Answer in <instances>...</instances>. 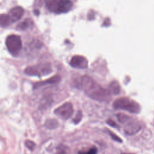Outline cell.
I'll list each match as a JSON object with an SVG mask.
<instances>
[{
  "instance_id": "obj_1",
  "label": "cell",
  "mask_w": 154,
  "mask_h": 154,
  "mask_svg": "<svg viewBox=\"0 0 154 154\" xmlns=\"http://www.w3.org/2000/svg\"><path fill=\"white\" fill-rule=\"evenodd\" d=\"M85 92L90 98L99 102L109 101L111 99L110 90L103 88L95 81Z\"/></svg>"
},
{
  "instance_id": "obj_2",
  "label": "cell",
  "mask_w": 154,
  "mask_h": 154,
  "mask_svg": "<svg viewBox=\"0 0 154 154\" xmlns=\"http://www.w3.org/2000/svg\"><path fill=\"white\" fill-rule=\"evenodd\" d=\"M113 107L114 109L125 110L133 114L138 113L140 111L139 104L127 97L116 99L113 104Z\"/></svg>"
},
{
  "instance_id": "obj_3",
  "label": "cell",
  "mask_w": 154,
  "mask_h": 154,
  "mask_svg": "<svg viewBox=\"0 0 154 154\" xmlns=\"http://www.w3.org/2000/svg\"><path fill=\"white\" fill-rule=\"evenodd\" d=\"M52 72V66L49 63H42L28 66L24 70V73L28 76H37L39 77L49 75Z\"/></svg>"
},
{
  "instance_id": "obj_4",
  "label": "cell",
  "mask_w": 154,
  "mask_h": 154,
  "mask_svg": "<svg viewBox=\"0 0 154 154\" xmlns=\"http://www.w3.org/2000/svg\"><path fill=\"white\" fill-rule=\"evenodd\" d=\"M6 45L9 52L13 56H17L22 47V40L19 36L11 35L6 39Z\"/></svg>"
},
{
  "instance_id": "obj_5",
  "label": "cell",
  "mask_w": 154,
  "mask_h": 154,
  "mask_svg": "<svg viewBox=\"0 0 154 154\" xmlns=\"http://www.w3.org/2000/svg\"><path fill=\"white\" fill-rule=\"evenodd\" d=\"M73 108L71 102H65L54 110V114L63 120L69 119L73 114Z\"/></svg>"
},
{
  "instance_id": "obj_6",
  "label": "cell",
  "mask_w": 154,
  "mask_h": 154,
  "mask_svg": "<svg viewBox=\"0 0 154 154\" xmlns=\"http://www.w3.org/2000/svg\"><path fill=\"white\" fill-rule=\"evenodd\" d=\"M122 124L124 125L125 133L128 135L137 134L142 128L140 123L130 116Z\"/></svg>"
},
{
  "instance_id": "obj_7",
  "label": "cell",
  "mask_w": 154,
  "mask_h": 154,
  "mask_svg": "<svg viewBox=\"0 0 154 154\" xmlns=\"http://www.w3.org/2000/svg\"><path fill=\"white\" fill-rule=\"evenodd\" d=\"M69 64L74 68L85 69L88 67V60L83 55H76L72 57Z\"/></svg>"
},
{
  "instance_id": "obj_8",
  "label": "cell",
  "mask_w": 154,
  "mask_h": 154,
  "mask_svg": "<svg viewBox=\"0 0 154 154\" xmlns=\"http://www.w3.org/2000/svg\"><path fill=\"white\" fill-rule=\"evenodd\" d=\"M24 13V10L21 7H16L12 9L9 14L12 22L18 21L22 17Z\"/></svg>"
},
{
  "instance_id": "obj_9",
  "label": "cell",
  "mask_w": 154,
  "mask_h": 154,
  "mask_svg": "<svg viewBox=\"0 0 154 154\" xmlns=\"http://www.w3.org/2000/svg\"><path fill=\"white\" fill-rule=\"evenodd\" d=\"M73 7L71 0H60L56 13H63L69 12Z\"/></svg>"
},
{
  "instance_id": "obj_10",
  "label": "cell",
  "mask_w": 154,
  "mask_h": 154,
  "mask_svg": "<svg viewBox=\"0 0 154 154\" xmlns=\"http://www.w3.org/2000/svg\"><path fill=\"white\" fill-rule=\"evenodd\" d=\"M61 80V77L60 75H54L53 76H52L51 78H50L48 80H47L43 81H41V82H39V83H36L34 84V89H36L37 88H38L39 87H41L43 85H46V84H57L58 83H59Z\"/></svg>"
},
{
  "instance_id": "obj_11",
  "label": "cell",
  "mask_w": 154,
  "mask_h": 154,
  "mask_svg": "<svg viewBox=\"0 0 154 154\" xmlns=\"http://www.w3.org/2000/svg\"><path fill=\"white\" fill-rule=\"evenodd\" d=\"M59 1L60 0H45V3L47 7L50 12L56 13Z\"/></svg>"
},
{
  "instance_id": "obj_12",
  "label": "cell",
  "mask_w": 154,
  "mask_h": 154,
  "mask_svg": "<svg viewBox=\"0 0 154 154\" xmlns=\"http://www.w3.org/2000/svg\"><path fill=\"white\" fill-rule=\"evenodd\" d=\"M109 90L112 94L114 95H117L120 92V86L118 82L113 81L109 85Z\"/></svg>"
},
{
  "instance_id": "obj_13",
  "label": "cell",
  "mask_w": 154,
  "mask_h": 154,
  "mask_svg": "<svg viewBox=\"0 0 154 154\" xmlns=\"http://www.w3.org/2000/svg\"><path fill=\"white\" fill-rule=\"evenodd\" d=\"M45 126L48 129L54 130L58 127V122L55 119H50L45 122Z\"/></svg>"
},
{
  "instance_id": "obj_14",
  "label": "cell",
  "mask_w": 154,
  "mask_h": 154,
  "mask_svg": "<svg viewBox=\"0 0 154 154\" xmlns=\"http://www.w3.org/2000/svg\"><path fill=\"white\" fill-rule=\"evenodd\" d=\"M0 23L2 27H6L12 23V21L9 14H2L0 18Z\"/></svg>"
},
{
  "instance_id": "obj_15",
  "label": "cell",
  "mask_w": 154,
  "mask_h": 154,
  "mask_svg": "<svg viewBox=\"0 0 154 154\" xmlns=\"http://www.w3.org/2000/svg\"><path fill=\"white\" fill-rule=\"evenodd\" d=\"M25 145L31 151L34 150L36 148V143L34 142H33L32 140H25Z\"/></svg>"
},
{
  "instance_id": "obj_16",
  "label": "cell",
  "mask_w": 154,
  "mask_h": 154,
  "mask_svg": "<svg viewBox=\"0 0 154 154\" xmlns=\"http://www.w3.org/2000/svg\"><path fill=\"white\" fill-rule=\"evenodd\" d=\"M82 118H83V113L81 111H79V112H78V113H76V116L73 118V122L75 124H78L79 123L81 122Z\"/></svg>"
},
{
  "instance_id": "obj_17",
  "label": "cell",
  "mask_w": 154,
  "mask_h": 154,
  "mask_svg": "<svg viewBox=\"0 0 154 154\" xmlns=\"http://www.w3.org/2000/svg\"><path fill=\"white\" fill-rule=\"evenodd\" d=\"M29 25H30L29 22L26 20V21L19 24L17 25V28L20 30H25L29 27Z\"/></svg>"
},
{
  "instance_id": "obj_18",
  "label": "cell",
  "mask_w": 154,
  "mask_h": 154,
  "mask_svg": "<svg viewBox=\"0 0 154 154\" xmlns=\"http://www.w3.org/2000/svg\"><path fill=\"white\" fill-rule=\"evenodd\" d=\"M109 134L110 135V136L112 137V138H113V139L116 142H122V140L120 138H119L118 136H117L116 134H114V133H113L112 132H110V131H109Z\"/></svg>"
},
{
  "instance_id": "obj_19",
  "label": "cell",
  "mask_w": 154,
  "mask_h": 154,
  "mask_svg": "<svg viewBox=\"0 0 154 154\" xmlns=\"http://www.w3.org/2000/svg\"><path fill=\"white\" fill-rule=\"evenodd\" d=\"M107 124H109L112 127L118 128V126L116 123L114 121H113L112 119H108L107 120Z\"/></svg>"
},
{
  "instance_id": "obj_20",
  "label": "cell",
  "mask_w": 154,
  "mask_h": 154,
  "mask_svg": "<svg viewBox=\"0 0 154 154\" xmlns=\"http://www.w3.org/2000/svg\"><path fill=\"white\" fill-rule=\"evenodd\" d=\"M96 152H97V149L96 148H92L90 149H89V151H87V152H83V153L94 154V153H96Z\"/></svg>"
}]
</instances>
